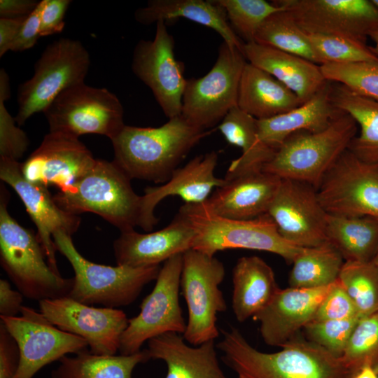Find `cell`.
Listing matches in <instances>:
<instances>
[{"instance_id":"36","label":"cell","mask_w":378,"mask_h":378,"mask_svg":"<svg viewBox=\"0 0 378 378\" xmlns=\"http://www.w3.org/2000/svg\"><path fill=\"white\" fill-rule=\"evenodd\" d=\"M254 41L322 64L306 32L284 8L264 20L255 35Z\"/></svg>"},{"instance_id":"53","label":"cell","mask_w":378,"mask_h":378,"mask_svg":"<svg viewBox=\"0 0 378 378\" xmlns=\"http://www.w3.org/2000/svg\"><path fill=\"white\" fill-rule=\"evenodd\" d=\"M371 261L373 262V264L375 265V267L378 270V249Z\"/></svg>"},{"instance_id":"9","label":"cell","mask_w":378,"mask_h":378,"mask_svg":"<svg viewBox=\"0 0 378 378\" xmlns=\"http://www.w3.org/2000/svg\"><path fill=\"white\" fill-rule=\"evenodd\" d=\"M225 274L223 262L214 256L192 248L183 253L180 288L188 313L183 337L192 345L199 346L219 336L217 315L227 309L219 288Z\"/></svg>"},{"instance_id":"30","label":"cell","mask_w":378,"mask_h":378,"mask_svg":"<svg viewBox=\"0 0 378 378\" xmlns=\"http://www.w3.org/2000/svg\"><path fill=\"white\" fill-rule=\"evenodd\" d=\"M280 288L272 267L262 258L244 256L232 270V309L244 322L265 308Z\"/></svg>"},{"instance_id":"32","label":"cell","mask_w":378,"mask_h":378,"mask_svg":"<svg viewBox=\"0 0 378 378\" xmlns=\"http://www.w3.org/2000/svg\"><path fill=\"white\" fill-rule=\"evenodd\" d=\"M330 99L338 109L349 114L360 128L359 134L352 139L348 150L364 162L378 163V102L333 82Z\"/></svg>"},{"instance_id":"28","label":"cell","mask_w":378,"mask_h":378,"mask_svg":"<svg viewBox=\"0 0 378 378\" xmlns=\"http://www.w3.org/2000/svg\"><path fill=\"white\" fill-rule=\"evenodd\" d=\"M134 17L145 25L183 18L214 29L225 43L243 52L244 43L231 27L225 9L215 0H150L136 10Z\"/></svg>"},{"instance_id":"50","label":"cell","mask_w":378,"mask_h":378,"mask_svg":"<svg viewBox=\"0 0 378 378\" xmlns=\"http://www.w3.org/2000/svg\"><path fill=\"white\" fill-rule=\"evenodd\" d=\"M34 0H1L0 16L6 18H18L29 15L37 6Z\"/></svg>"},{"instance_id":"15","label":"cell","mask_w":378,"mask_h":378,"mask_svg":"<svg viewBox=\"0 0 378 378\" xmlns=\"http://www.w3.org/2000/svg\"><path fill=\"white\" fill-rule=\"evenodd\" d=\"M174 41L164 21L156 22L153 40H141L134 48L133 73L152 91L169 119L181 114L182 99L187 83L183 68L174 56Z\"/></svg>"},{"instance_id":"20","label":"cell","mask_w":378,"mask_h":378,"mask_svg":"<svg viewBox=\"0 0 378 378\" xmlns=\"http://www.w3.org/2000/svg\"><path fill=\"white\" fill-rule=\"evenodd\" d=\"M92 153L78 139L59 132L47 134L40 146L21 163L28 181L59 191L69 189L94 166Z\"/></svg>"},{"instance_id":"21","label":"cell","mask_w":378,"mask_h":378,"mask_svg":"<svg viewBox=\"0 0 378 378\" xmlns=\"http://www.w3.org/2000/svg\"><path fill=\"white\" fill-rule=\"evenodd\" d=\"M218 154L211 151L197 155L183 167L174 170L169 179L157 187H147L141 200L139 227L149 232L158 223L154 214L156 206L169 196H178L185 204L204 203L214 191L225 183L218 178L214 171Z\"/></svg>"},{"instance_id":"26","label":"cell","mask_w":378,"mask_h":378,"mask_svg":"<svg viewBox=\"0 0 378 378\" xmlns=\"http://www.w3.org/2000/svg\"><path fill=\"white\" fill-rule=\"evenodd\" d=\"M330 91L331 82L328 80L307 102L278 115L257 120L259 139L277 150L295 132L315 133L325 130L344 113L333 104Z\"/></svg>"},{"instance_id":"10","label":"cell","mask_w":378,"mask_h":378,"mask_svg":"<svg viewBox=\"0 0 378 378\" xmlns=\"http://www.w3.org/2000/svg\"><path fill=\"white\" fill-rule=\"evenodd\" d=\"M246 60L242 50L223 41L210 71L201 78L187 80L181 115L192 125L204 130L222 120L237 106Z\"/></svg>"},{"instance_id":"54","label":"cell","mask_w":378,"mask_h":378,"mask_svg":"<svg viewBox=\"0 0 378 378\" xmlns=\"http://www.w3.org/2000/svg\"><path fill=\"white\" fill-rule=\"evenodd\" d=\"M371 1L378 8V0H371Z\"/></svg>"},{"instance_id":"16","label":"cell","mask_w":378,"mask_h":378,"mask_svg":"<svg viewBox=\"0 0 378 378\" xmlns=\"http://www.w3.org/2000/svg\"><path fill=\"white\" fill-rule=\"evenodd\" d=\"M40 312L59 329L83 338L90 351L115 355L129 318L121 309L94 307L65 296L40 302Z\"/></svg>"},{"instance_id":"11","label":"cell","mask_w":378,"mask_h":378,"mask_svg":"<svg viewBox=\"0 0 378 378\" xmlns=\"http://www.w3.org/2000/svg\"><path fill=\"white\" fill-rule=\"evenodd\" d=\"M43 113L50 132L76 138L95 134L111 141L125 125L123 108L117 96L106 88H94L85 83L61 92Z\"/></svg>"},{"instance_id":"29","label":"cell","mask_w":378,"mask_h":378,"mask_svg":"<svg viewBox=\"0 0 378 378\" xmlns=\"http://www.w3.org/2000/svg\"><path fill=\"white\" fill-rule=\"evenodd\" d=\"M301 104L297 95L285 85L267 72L246 62L239 85V108L257 120H263Z\"/></svg>"},{"instance_id":"39","label":"cell","mask_w":378,"mask_h":378,"mask_svg":"<svg viewBox=\"0 0 378 378\" xmlns=\"http://www.w3.org/2000/svg\"><path fill=\"white\" fill-rule=\"evenodd\" d=\"M325 78L341 83L360 96L378 102V60L320 65Z\"/></svg>"},{"instance_id":"49","label":"cell","mask_w":378,"mask_h":378,"mask_svg":"<svg viewBox=\"0 0 378 378\" xmlns=\"http://www.w3.org/2000/svg\"><path fill=\"white\" fill-rule=\"evenodd\" d=\"M27 17V16H26ZM26 17L18 18H0V57H1L15 39Z\"/></svg>"},{"instance_id":"41","label":"cell","mask_w":378,"mask_h":378,"mask_svg":"<svg viewBox=\"0 0 378 378\" xmlns=\"http://www.w3.org/2000/svg\"><path fill=\"white\" fill-rule=\"evenodd\" d=\"M225 10L229 23L246 42L254 41L264 20L283 7L265 0H215Z\"/></svg>"},{"instance_id":"4","label":"cell","mask_w":378,"mask_h":378,"mask_svg":"<svg viewBox=\"0 0 378 378\" xmlns=\"http://www.w3.org/2000/svg\"><path fill=\"white\" fill-rule=\"evenodd\" d=\"M131 180L113 161L97 159L85 176L53 197L69 213H94L120 232H127L139 225L141 216V196L134 191Z\"/></svg>"},{"instance_id":"37","label":"cell","mask_w":378,"mask_h":378,"mask_svg":"<svg viewBox=\"0 0 378 378\" xmlns=\"http://www.w3.org/2000/svg\"><path fill=\"white\" fill-rule=\"evenodd\" d=\"M338 279L360 318L378 312V270L371 260L344 261Z\"/></svg>"},{"instance_id":"1","label":"cell","mask_w":378,"mask_h":378,"mask_svg":"<svg viewBox=\"0 0 378 378\" xmlns=\"http://www.w3.org/2000/svg\"><path fill=\"white\" fill-rule=\"evenodd\" d=\"M216 347L237 378H351L352 373L318 345L296 335L274 353L258 351L234 327L222 330Z\"/></svg>"},{"instance_id":"6","label":"cell","mask_w":378,"mask_h":378,"mask_svg":"<svg viewBox=\"0 0 378 378\" xmlns=\"http://www.w3.org/2000/svg\"><path fill=\"white\" fill-rule=\"evenodd\" d=\"M357 132L356 122L344 112L322 132L290 134L262 170L281 179L307 183L317 190Z\"/></svg>"},{"instance_id":"44","label":"cell","mask_w":378,"mask_h":378,"mask_svg":"<svg viewBox=\"0 0 378 378\" xmlns=\"http://www.w3.org/2000/svg\"><path fill=\"white\" fill-rule=\"evenodd\" d=\"M360 318L352 299L337 279L318 305L312 321Z\"/></svg>"},{"instance_id":"51","label":"cell","mask_w":378,"mask_h":378,"mask_svg":"<svg viewBox=\"0 0 378 378\" xmlns=\"http://www.w3.org/2000/svg\"><path fill=\"white\" fill-rule=\"evenodd\" d=\"M351 378H378V372L370 366H364L354 372Z\"/></svg>"},{"instance_id":"23","label":"cell","mask_w":378,"mask_h":378,"mask_svg":"<svg viewBox=\"0 0 378 378\" xmlns=\"http://www.w3.org/2000/svg\"><path fill=\"white\" fill-rule=\"evenodd\" d=\"M333 284L316 288L279 289L270 303L253 317L259 322L264 342L282 347L298 335L301 328L312 321Z\"/></svg>"},{"instance_id":"24","label":"cell","mask_w":378,"mask_h":378,"mask_svg":"<svg viewBox=\"0 0 378 378\" xmlns=\"http://www.w3.org/2000/svg\"><path fill=\"white\" fill-rule=\"evenodd\" d=\"M225 179V183L215 189L204 204L214 214L234 220L267 214L281 181L263 170Z\"/></svg>"},{"instance_id":"25","label":"cell","mask_w":378,"mask_h":378,"mask_svg":"<svg viewBox=\"0 0 378 378\" xmlns=\"http://www.w3.org/2000/svg\"><path fill=\"white\" fill-rule=\"evenodd\" d=\"M243 53L248 63L271 74L292 90L302 104L328 81L320 65L271 46L255 41L244 43Z\"/></svg>"},{"instance_id":"12","label":"cell","mask_w":378,"mask_h":378,"mask_svg":"<svg viewBox=\"0 0 378 378\" xmlns=\"http://www.w3.org/2000/svg\"><path fill=\"white\" fill-rule=\"evenodd\" d=\"M182 264L183 254L174 255L164 262L153 289L140 304L139 314L129 318L120 339V354H136L145 342L162 334L183 335L186 323L179 304Z\"/></svg>"},{"instance_id":"52","label":"cell","mask_w":378,"mask_h":378,"mask_svg":"<svg viewBox=\"0 0 378 378\" xmlns=\"http://www.w3.org/2000/svg\"><path fill=\"white\" fill-rule=\"evenodd\" d=\"M368 37H370L374 43L373 46H370V48L373 53L378 57V28L372 31Z\"/></svg>"},{"instance_id":"33","label":"cell","mask_w":378,"mask_h":378,"mask_svg":"<svg viewBox=\"0 0 378 378\" xmlns=\"http://www.w3.org/2000/svg\"><path fill=\"white\" fill-rule=\"evenodd\" d=\"M326 236L345 261L368 262L378 249V220L328 214Z\"/></svg>"},{"instance_id":"34","label":"cell","mask_w":378,"mask_h":378,"mask_svg":"<svg viewBox=\"0 0 378 378\" xmlns=\"http://www.w3.org/2000/svg\"><path fill=\"white\" fill-rule=\"evenodd\" d=\"M150 360L146 349L131 355H98L90 350L62 358L51 378H133L136 366Z\"/></svg>"},{"instance_id":"27","label":"cell","mask_w":378,"mask_h":378,"mask_svg":"<svg viewBox=\"0 0 378 378\" xmlns=\"http://www.w3.org/2000/svg\"><path fill=\"white\" fill-rule=\"evenodd\" d=\"M214 341L190 346L182 335L168 332L148 340L146 350L150 359L164 362L165 378H227L220 366Z\"/></svg>"},{"instance_id":"17","label":"cell","mask_w":378,"mask_h":378,"mask_svg":"<svg viewBox=\"0 0 378 378\" xmlns=\"http://www.w3.org/2000/svg\"><path fill=\"white\" fill-rule=\"evenodd\" d=\"M267 214L280 235L300 248H313L328 241L326 218L317 190L307 183L281 179Z\"/></svg>"},{"instance_id":"35","label":"cell","mask_w":378,"mask_h":378,"mask_svg":"<svg viewBox=\"0 0 378 378\" xmlns=\"http://www.w3.org/2000/svg\"><path fill=\"white\" fill-rule=\"evenodd\" d=\"M344 260L329 241L316 247L304 248L292 262L290 287L316 288L329 286L338 279Z\"/></svg>"},{"instance_id":"8","label":"cell","mask_w":378,"mask_h":378,"mask_svg":"<svg viewBox=\"0 0 378 378\" xmlns=\"http://www.w3.org/2000/svg\"><path fill=\"white\" fill-rule=\"evenodd\" d=\"M90 64L80 41L62 38L50 43L37 60L33 76L19 87L16 123L22 125L34 113H43L61 92L84 83Z\"/></svg>"},{"instance_id":"47","label":"cell","mask_w":378,"mask_h":378,"mask_svg":"<svg viewBox=\"0 0 378 378\" xmlns=\"http://www.w3.org/2000/svg\"><path fill=\"white\" fill-rule=\"evenodd\" d=\"M44 0L40 1L36 8L27 15L14 40L10 50L23 51L32 48L40 36L41 13Z\"/></svg>"},{"instance_id":"13","label":"cell","mask_w":378,"mask_h":378,"mask_svg":"<svg viewBox=\"0 0 378 378\" xmlns=\"http://www.w3.org/2000/svg\"><path fill=\"white\" fill-rule=\"evenodd\" d=\"M0 318L20 350L15 378H32L46 365L88 349L83 338L59 329L31 307L22 306L18 316Z\"/></svg>"},{"instance_id":"14","label":"cell","mask_w":378,"mask_h":378,"mask_svg":"<svg viewBox=\"0 0 378 378\" xmlns=\"http://www.w3.org/2000/svg\"><path fill=\"white\" fill-rule=\"evenodd\" d=\"M317 195L328 214L378 220V163L364 162L347 149L323 177Z\"/></svg>"},{"instance_id":"22","label":"cell","mask_w":378,"mask_h":378,"mask_svg":"<svg viewBox=\"0 0 378 378\" xmlns=\"http://www.w3.org/2000/svg\"><path fill=\"white\" fill-rule=\"evenodd\" d=\"M195 232L180 210L164 228L148 233L134 230L120 232L113 242L117 265L134 267L160 265L177 254L192 248Z\"/></svg>"},{"instance_id":"31","label":"cell","mask_w":378,"mask_h":378,"mask_svg":"<svg viewBox=\"0 0 378 378\" xmlns=\"http://www.w3.org/2000/svg\"><path fill=\"white\" fill-rule=\"evenodd\" d=\"M218 129L230 144L239 147L242 153L232 160L225 178L262 171L276 150L262 142L258 135L257 119L237 106L221 120Z\"/></svg>"},{"instance_id":"38","label":"cell","mask_w":378,"mask_h":378,"mask_svg":"<svg viewBox=\"0 0 378 378\" xmlns=\"http://www.w3.org/2000/svg\"><path fill=\"white\" fill-rule=\"evenodd\" d=\"M340 359L352 374L364 366L378 372V312L358 320Z\"/></svg>"},{"instance_id":"46","label":"cell","mask_w":378,"mask_h":378,"mask_svg":"<svg viewBox=\"0 0 378 378\" xmlns=\"http://www.w3.org/2000/svg\"><path fill=\"white\" fill-rule=\"evenodd\" d=\"M71 2L70 0H44L41 19V36L62 32L65 25V13Z\"/></svg>"},{"instance_id":"18","label":"cell","mask_w":378,"mask_h":378,"mask_svg":"<svg viewBox=\"0 0 378 378\" xmlns=\"http://www.w3.org/2000/svg\"><path fill=\"white\" fill-rule=\"evenodd\" d=\"M306 33L344 36L366 43L378 28L371 0H276Z\"/></svg>"},{"instance_id":"40","label":"cell","mask_w":378,"mask_h":378,"mask_svg":"<svg viewBox=\"0 0 378 378\" xmlns=\"http://www.w3.org/2000/svg\"><path fill=\"white\" fill-rule=\"evenodd\" d=\"M306 34L322 64L378 60L370 46L360 41L340 35Z\"/></svg>"},{"instance_id":"48","label":"cell","mask_w":378,"mask_h":378,"mask_svg":"<svg viewBox=\"0 0 378 378\" xmlns=\"http://www.w3.org/2000/svg\"><path fill=\"white\" fill-rule=\"evenodd\" d=\"M23 295L19 290L12 289L9 282L0 280V316L12 317L20 314Z\"/></svg>"},{"instance_id":"43","label":"cell","mask_w":378,"mask_h":378,"mask_svg":"<svg viewBox=\"0 0 378 378\" xmlns=\"http://www.w3.org/2000/svg\"><path fill=\"white\" fill-rule=\"evenodd\" d=\"M360 318L311 321L303 329L309 341L340 358Z\"/></svg>"},{"instance_id":"2","label":"cell","mask_w":378,"mask_h":378,"mask_svg":"<svg viewBox=\"0 0 378 378\" xmlns=\"http://www.w3.org/2000/svg\"><path fill=\"white\" fill-rule=\"evenodd\" d=\"M211 132L192 125L181 115L158 127L125 125L111 140L113 162L130 179L164 183L189 151Z\"/></svg>"},{"instance_id":"5","label":"cell","mask_w":378,"mask_h":378,"mask_svg":"<svg viewBox=\"0 0 378 378\" xmlns=\"http://www.w3.org/2000/svg\"><path fill=\"white\" fill-rule=\"evenodd\" d=\"M57 251L69 262L74 276L69 297L88 304L117 308L133 303L144 287L156 280L161 267H134L97 264L84 258L71 236L59 232L53 235Z\"/></svg>"},{"instance_id":"3","label":"cell","mask_w":378,"mask_h":378,"mask_svg":"<svg viewBox=\"0 0 378 378\" xmlns=\"http://www.w3.org/2000/svg\"><path fill=\"white\" fill-rule=\"evenodd\" d=\"M0 189V262L24 297L40 302L69 296L73 277L63 278L49 265L36 234L20 225L8 211V195Z\"/></svg>"},{"instance_id":"7","label":"cell","mask_w":378,"mask_h":378,"mask_svg":"<svg viewBox=\"0 0 378 378\" xmlns=\"http://www.w3.org/2000/svg\"><path fill=\"white\" fill-rule=\"evenodd\" d=\"M179 210L195 232L192 249L210 256L227 249L244 248L272 253L292 263L304 248L285 240L267 214L249 220L230 219L214 214L204 203L185 204Z\"/></svg>"},{"instance_id":"19","label":"cell","mask_w":378,"mask_h":378,"mask_svg":"<svg viewBox=\"0 0 378 378\" xmlns=\"http://www.w3.org/2000/svg\"><path fill=\"white\" fill-rule=\"evenodd\" d=\"M0 178L12 187L21 199L37 228L36 236L49 265L59 273L53 235L63 232L72 236L80 224L79 215L62 209L47 187L26 179L18 161L0 158Z\"/></svg>"},{"instance_id":"45","label":"cell","mask_w":378,"mask_h":378,"mask_svg":"<svg viewBox=\"0 0 378 378\" xmlns=\"http://www.w3.org/2000/svg\"><path fill=\"white\" fill-rule=\"evenodd\" d=\"M20 358V350L16 341L0 322V378H15Z\"/></svg>"},{"instance_id":"42","label":"cell","mask_w":378,"mask_h":378,"mask_svg":"<svg viewBox=\"0 0 378 378\" xmlns=\"http://www.w3.org/2000/svg\"><path fill=\"white\" fill-rule=\"evenodd\" d=\"M9 77L4 69L0 70V158L16 160L22 157L29 145L27 134L15 125L5 101L10 97Z\"/></svg>"}]
</instances>
